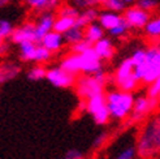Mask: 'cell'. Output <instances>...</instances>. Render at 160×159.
<instances>
[{"instance_id":"3","label":"cell","mask_w":160,"mask_h":159,"mask_svg":"<svg viewBox=\"0 0 160 159\" xmlns=\"http://www.w3.org/2000/svg\"><path fill=\"white\" fill-rule=\"evenodd\" d=\"M145 76L142 81L145 84H152L156 80H160V49L159 46H151L146 50L145 61Z\"/></svg>"},{"instance_id":"45","label":"cell","mask_w":160,"mask_h":159,"mask_svg":"<svg viewBox=\"0 0 160 159\" xmlns=\"http://www.w3.org/2000/svg\"><path fill=\"white\" fill-rule=\"evenodd\" d=\"M133 2H135V0H124L125 4H126V3H133Z\"/></svg>"},{"instance_id":"36","label":"cell","mask_w":160,"mask_h":159,"mask_svg":"<svg viewBox=\"0 0 160 159\" xmlns=\"http://www.w3.org/2000/svg\"><path fill=\"white\" fill-rule=\"evenodd\" d=\"M26 4L33 8V9H44V8L48 7V0H25Z\"/></svg>"},{"instance_id":"43","label":"cell","mask_w":160,"mask_h":159,"mask_svg":"<svg viewBox=\"0 0 160 159\" xmlns=\"http://www.w3.org/2000/svg\"><path fill=\"white\" fill-rule=\"evenodd\" d=\"M9 2H11V0H0V8L4 7V5H7Z\"/></svg>"},{"instance_id":"15","label":"cell","mask_w":160,"mask_h":159,"mask_svg":"<svg viewBox=\"0 0 160 159\" xmlns=\"http://www.w3.org/2000/svg\"><path fill=\"white\" fill-rule=\"evenodd\" d=\"M103 34H104L103 29L98 25V23L92 22L89 26H86V29L83 30V39L87 43H90L92 46L94 43L100 41V39L103 38Z\"/></svg>"},{"instance_id":"25","label":"cell","mask_w":160,"mask_h":159,"mask_svg":"<svg viewBox=\"0 0 160 159\" xmlns=\"http://www.w3.org/2000/svg\"><path fill=\"white\" fill-rule=\"evenodd\" d=\"M92 119H94L95 124H98V125H104V124H107V123L109 121V119H111L109 112H108V110H107V106H106L104 108L99 110L98 112H95V114L92 115Z\"/></svg>"},{"instance_id":"7","label":"cell","mask_w":160,"mask_h":159,"mask_svg":"<svg viewBox=\"0 0 160 159\" xmlns=\"http://www.w3.org/2000/svg\"><path fill=\"white\" fill-rule=\"evenodd\" d=\"M122 18L129 28L142 29L150 21V13L146 11H142L138 7H132L125 11V14Z\"/></svg>"},{"instance_id":"30","label":"cell","mask_w":160,"mask_h":159,"mask_svg":"<svg viewBox=\"0 0 160 159\" xmlns=\"http://www.w3.org/2000/svg\"><path fill=\"white\" fill-rule=\"evenodd\" d=\"M128 30H129V26L126 25V22L122 18L121 22H120L117 26H115L113 29L109 30V33H111V35H113V37H122V35H125L128 33Z\"/></svg>"},{"instance_id":"19","label":"cell","mask_w":160,"mask_h":159,"mask_svg":"<svg viewBox=\"0 0 160 159\" xmlns=\"http://www.w3.org/2000/svg\"><path fill=\"white\" fill-rule=\"evenodd\" d=\"M85 103H86V111L92 116L95 112H98L99 110L106 107V95L98 94V95H95V97L87 99Z\"/></svg>"},{"instance_id":"16","label":"cell","mask_w":160,"mask_h":159,"mask_svg":"<svg viewBox=\"0 0 160 159\" xmlns=\"http://www.w3.org/2000/svg\"><path fill=\"white\" fill-rule=\"evenodd\" d=\"M133 69H134V65H133L130 58L124 60L121 64H120V67L117 68V70H116V74H115V82H116V85L121 84L122 81H125L126 78L132 77L133 76Z\"/></svg>"},{"instance_id":"21","label":"cell","mask_w":160,"mask_h":159,"mask_svg":"<svg viewBox=\"0 0 160 159\" xmlns=\"http://www.w3.org/2000/svg\"><path fill=\"white\" fill-rule=\"evenodd\" d=\"M62 39L67 43H69L70 46H73V44H76L78 42H81V41H83V29L73 26L72 29H69L67 33L62 34Z\"/></svg>"},{"instance_id":"11","label":"cell","mask_w":160,"mask_h":159,"mask_svg":"<svg viewBox=\"0 0 160 159\" xmlns=\"http://www.w3.org/2000/svg\"><path fill=\"white\" fill-rule=\"evenodd\" d=\"M92 50L99 59H111L113 56V46L108 38H102L100 41L92 44Z\"/></svg>"},{"instance_id":"2","label":"cell","mask_w":160,"mask_h":159,"mask_svg":"<svg viewBox=\"0 0 160 159\" xmlns=\"http://www.w3.org/2000/svg\"><path fill=\"white\" fill-rule=\"evenodd\" d=\"M134 97L132 93L124 91H111L106 95V106L111 117L122 120L132 112Z\"/></svg>"},{"instance_id":"20","label":"cell","mask_w":160,"mask_h":159,"mask_svg":"<svg viewBox=\"0 0 160 159\" xmlns=\"http://www.w3.org/2000/svg\"><path fill=\"white\" fill-rule=\"evenodd\" d=\"M76 25V20L74 18H69V17H59L53 21V28L52 31L58 34H64L67 33L69 29H72Z\"/></svg>"},{"instance_id":"13","label":"cell","mask_w":160,"mask_h":159,"mask_svg":"<svg viewBox=\"0 0 160 159\" xmlns=\"http://www.w3.org/2000/svg\"><path fill=\"white\" fill-rule=\"evenodd\" d=\"M98 20H99V26L102 29H107L111 30L115 26H117L120 22H121L122 17L118 13H113V12H103L100 14H98Z\"/></svg>"},{"instance_id":"44","label":"cell","mask_w":160,"mask_h":159,"mask_svg":"<svg viewBox=\"0 0 160 159\" xmlns=\"http://www.w3.org/2000/svg\"><path fill=\"white\" fill-rule=\"evenodd\" d=\"M5 41H4V38H2V37H0V47H2L3 46V43H4Z\"/></svg>"},{"instance_id":"37","label":"cell","mask_w":160,"mask_h":159,"mask_svg":"<svg viewBox=\"0 0 160 159\" xmlns=\"http://www.w3.org/2000/svg\"><path fill=\"white\" fill-rule=\"evenodd\" d=\"M73 2L79 8H91L97 4H103L104 0H73Z\"/></svg>"},{"instance_id":"14","label":"cell","mask_w":160,"mask_h":159,"mask_svg":"<svg viewBox=\"0 0 160 159\" xmlns=\"http://www.w3.org/2000/svg\"><path fill=\"white\" fill-rule=\"evenodd\" d=\"M60 68L70 74H74V76L77 73H79L81 72V58H79V55L72 54L69 56H67L65 59H62Z\"/></svg>"},{"instance_id":"17","label":"cell","mask_w":160,"mask_h":159,"mask_svg":"<svg viewBox=\"0 0 160 159\" xmlns=\"http://www.w3.org/2000/svg\"><path fill=\"white\" fill-rule=\"evenodd\" d=\"M97 18H98V11L95 8H87L86 11H83V13L78 14V17L76 18L74 26L83 29L86 26H89L90 23H92Z\"/></svg>"},{"instance_id":"5","label":"cell","mask_w":160,"mask_h":159,"mask_svg":"<svg viewBox=\"0 0 160 159\" xmlns=\"http://www.w3.org/2000/svg\"><path fill=\"white\" fill-rule=\"evenodd\" d=\"M158 99H150L147 97H138L134 99L133 108H132V121H139L151 111L156 110Z\"/></svg>"},{"instance_id":"34","label":"cell","mask_w":160,"mask_h":159,"mask_svg":"<svg viewBox=\"0 0 160 159\" xmlns=\"http://www.w3.org/2000/svg\"><path fill=\"white\" fill-rule=\"evenodd\" d=\"M135 155H137V151H135V146H129L124 149L121 153H120L116 159H134Z\"/></svg>"},{"instance_id":"18","label":"cell","mask_w":160,"mask_h":159,"mask_svg":"<svg viewBox=\"0 0 160 159\" xmlns=\"http://www.w3.org/2000/svg\"><path fill=\"white\" fill-rule=\"evenodd\" d=\"M21 68L17 64L13 63H8V64H2L0 65V84H4L9 80H13L16 76L20 73Z\"/></svg>"},{"instance_id":"29","label":"cell","mask_w":160,"mask_h":159,"mask_svg":"<svg viewBox=\"0 0 160 159\" xmlns=\"http://www.w3.org/2000/svg\"><path fill=\"white\" fill-rule=\"evenodd\" d=\"M78 9L76 7H70V5H65V7H62L60 8V11H59V17H69V18H77L78 17Z\"/></svg>"},{"instance_id":"38","label":"cell","mask_w":160,"mask_h":159,"mask_svg":"<svg viewBox=\"0 0 160 159\" xmlns=\"http://www.w3.org/2000/svg\"><path fill=\"white\" fill-rule=\"evenodd\" d=\"M91 77H92L100 86H103V87H104V85L107 84V74H106V72H104L103 69L98 70V72H97V73H94Z\"/></svg>"},{"instance_id":"4","label":"cell","mask_w":160,"mask_h":159,"mask_svg":"<svg viewBox=\"0 0 160 159\" xmlns=\"http://www.w3.org/2000/svg\"><path fill=\"white\" fill-rule=\"evenodd\" d=\"M77 93L79 98L87 100L98 94H103V86H100L91 76H85L77 81Z\"/></svg>"},{"instance_id":"1","label":"cell","mask_w":160,"mask_h":159,"mask_svg":"<svg viewBox=\"0 0 160 159\" xmlns=\"http://www.w3.org/2000/svg\"><path fill=\"white\" fill-rule=\"evenodd\" d=\"M160 149V121L159 117H154L145 125L135 146L137 155L141 158H152Z\"/></svg>"},{"instance_id":"33","label":"cell","mask_w":160,"mask_h":159,"mask_svg":"<svg viewBox=\"0 0 160 159\" xmlns=\"http://www.w3.org/2000/svg\"><path fill=\"white\" fill-rule=\"evenodd\" d=\"M138 8H141L142 11H152L154 8L158 7V0H138Z\"/></svg>"},{"instance_id":"23","label":"cell","mask_w":160,"mask_h":159,"mask_svg":"<svg viewBox=\"0 0 160 159\" xmlns=\"http://www.w3.org/2000/svg\"><path fill=\"white\" fill-rule=\"evenodd\" d=\"M145 30H146V34L148 37H152V38H158L160 35V18L159 17H155L152 20H150L146 26H145Z\"/></svg>"},{"instance_id":"35","label":"cell","mask_w":160,"mask_h":159,"mask_svg":"<svg viewBox=\"0 0 160 159\" xmlns=\"http://www.w3.org/2000/svg\"><path fill=\"white\" fill-rule=\"evenodd\" d=\"M90 47H91V44L87 43L85 39H83V41H81V42H78V43H76V44L72 46V52H73L74 55H81V54L85 52L87 49H90Z\"/></svg>"},{"instance_id":"31","label":"cell","mask_w":160,"mask_h":159,"mask_svg":"<svg viewBox=\"0 0 160 159\" xmlns=\"http://www.w3.org/2000/svg\"><path fill=\"white\" fill-rule=\"evenodd\" d=\"M160 94V80H156L155 82L150 84L147 90V98L150 99H158Z\"/></svg>"},{"instance_id":"22","label":"cell","mask_w":160,"mask_h":159,"mask_svg":"<svg viewBox=\"0 0 160 159\" xmlns=\"http://www.w3.org/2000/svg\"><path fill=\"white\" fill-rule=\"evenodd\" d=\"M37 49V44L34 42H23L20 43V56L25 61H31L34 58V52Z\"/></svg>"},{"instance_id":"41","label":"cell","mask_w":160,"mask_h":159,"mask_svg":"<svg viewBox=\"0 0 160 159\" xmlns=\"http://www.w3.org/2000/svg\"><path fill=\"white\" fill-rule=\"evenodd\" d=\"M8 49H9V46H8L7 42H4L3 46L0 47V56H2V55H5V54L8 52Z\"/></svg>"},{"instance_id":"6","label":"cell","mask_w":160,"mask_h":159,"mask_svg":"<svg viewBox=\"0 0 160 159\" xmlns=\"http://www.w3.org/2000/svg\"><path fill=\"white\" fill-rule=\"evenodd\" d=\"M46 78L56 87H70L76 84V76L65 72L60 67L48 69L46 72Z\"/></svg>"},{"instance_id":"32","label":"cell","mask_w":160,"mask_h":159,"mask_svg":"<svg viewBox=\"0 0 160 159\" xmlns=\"http://www.w3.org/2000/svg\"><path fill=\"white\" fill-rule=\"evenodd\" d=\"M13 31V26L9 21L7 20H2L0 21V37L2 38H7V37H11Z\"/></svg>"},{"instance_id":"9","label":"cell","mask_w":160,"mask_h":159,"mask_svg":"<svg viewBox=\"0 0 160 159\" xmlns=\"http://www.w3.org/2000/svg\"><path fill=\"white\" fill-rule=\"evenodd\" d=\"M11 39L13 43H23V42H34L35 43V25L31 22L23 23L22 26L13 29Z\"/></svg>"},{"instance_id":"10","label":"cell","mask_w":160,"mask_h":159,"mask_svg":"<svg viewBox=\"0 0 160 159\" xmlns=\"http://www.w3.org/2000/svg\"><path fill=\"white\" fill-rule=\"evenodd\" d=\"M53 21H55V17L50 13L43 14L42 17L39 18L38 23L35 25V43H41L42 38L46 34H48L50 31H52Z\"/></svg>"},{"instance_id":"40","label":"cell","mask_w":160,"mask_h":159,"mask_svg":"<svg viewBox=\"0 0 160 159\" xmlns=\"http://www.w3.org/2000/svg\"><path fill=\"white\" fill-rule=\"evenodd\" d=\"M64 159H85V156H83V154L81 151H79V150L72 149V150H69V151L65 154Z\"/></svg>"},{"instance_id":"26","label":"cell","mask_w":160,"mask_h":159,"mask_svg":"<svg viewBox=\"0 0 160 159\" xmlns=\"http://www.w3.org/2000/svg\"><path fill=\"white\" fill-rule=\"evenodd\" d=\"M51 58V52L48 50H46L43 46H37L35 52H34V58L33 61H39V63H44L48 61Z\"/></svg>"},{"instance_id":"24","label":"cell","mask_w":160,"mask_h":159,"mask_svg":"<svg viewBox=\"0 0 160 159\" xmlns=\"http://www.w3.org/2000/svg\"><path fill=\"white\" fill-rule=\"evenodd\" d=\"M103 5H104L108 11L113 12V13L121 12L125 9L124 0H104V2H103Z\"/></svg>"},{"instance_id":"39","label":"cell","mask_w":160,"mask_h":159,"mask_svg":"<svg viewBox=\"0 0 160 159\" xmlns=\"http://www.w3.org/2000/svg\"><path fill=\"white\" fill-rule=\"evenodd\" d=\"M107 138H108V134H107V133H100L99 136L94 140V142H92V147H95V149L102 147L103 145L106 144Z\"/></svg>"},{"instance_id":"12","label":"cell","mask_w":160,"mask_h":159,"mask_svg":"<svg viewBox=\"0 0 160 159\" xmlns=\"http://www.w3.org/2000/svg\"><path fill=\"white\" fill-rule=\"evenodd\" d=\"M64 43V39L61 34H58L55 31H50L48 34H46L42 41H41V46H43L46 50H48L50 52L53 51H59L61 49V46Z\"/></svg>"},{"instance_id":"28","label":"cell","mask_w":160,"mask_h":159,"mask_svg":"<svg viewBox=\"0 0 160 159\" xmlns=\"http://www.w3.org/2000/svg\"><path fill=\"white\" fill-rule=\"evenodd\" d=\"M132 63H133V65L134 67H138V65H143L145 64V61H146V50H135L132 55V58H130Z\"/></svg>"},{"instance_id":"27","label":"cell","mask_w":160,"mask_h":159,"mask_svg":"<svg viewBox=\"0 0 160 159\" xmlns=\"http://www.w3.org/2000/svg\"><path fill=\"white\" fill-rule=\"evenodd\" d=\"M46 72L47 70L44 67L37 65L29 70L28 77H29V80H31V81H39V80H42V78H46Z\"/></svg>"},{"instance_id":"42","label":"cell","mask_w":160,"mask_h":159,"mask_svg":"<svg viewBox=\"0 0 160 159\" xmlns=\"http://www.w3.org/2000/svg\"><path fill=\"white\" fill-rule=\"evenodd\" d=\"M60 0H48V7H55Z\"/></svg>"},{"instance_id":"8","label":"cell","mask_w":160,"mask_h":159,"mask_svg":"<svg viewBox=\"0 0 160 159\" xmlns=\"http://www.w3.org/2000/svg\"><path fill=\"white\" fill-rule=\"evenodd\" d=\"M79 58H81V72L82 73L89 76V74L97 73L98 70L102 69L100 59L97 56V54L94 52L92 46L79 55Z\"/></svg>"}]
</instances>
